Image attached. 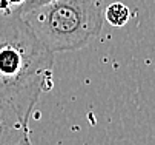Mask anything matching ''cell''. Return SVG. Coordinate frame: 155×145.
Listing matches in <instances>:
<instances>
[{
  "instance_id": "obj_5",
  "label": "cell",
  "mask_w": 155,
  "mask_h": 145,
  "mask_svg": "<svg viewBox=\"0 0 155 145\" xmlns=\"http://www.w3.org/2000/svg\"><path fill=\"white\" fill-rule=\"evenodd\" d=\"M49 2H54V0H26L18 9H15V12L20 14V16H23V14H26V12H29V11H32V9L41 6V5L49 3Z\"/></svg>"
},
{
  "instance_id": "obj_3",
  "label": "cell",
  "mask_w": 155,
  "mask_h": 145,
  "mask_svg": "<svg viewBox=\"0 0 155 145\" xmlns=\"http://www.w3.org/2000/svg\"><path fill=\"white\" fill-rule=\"evenodd\" d=\"M28 125L29 122L12 105L0 100V145H17L21 137L29 134Z\"/></svg>"
},
{
  "instance_id": "obj_4",
  "label": "cell",
  "mask_w": 155,
  "mask_h": 145,
  "mask_svg": "<svg viewBox=\"0 0 155 145\" xmlns=\"http://www.w3.org/2000/svg\"><path fill=\"white\" fill-rule=\"evenodd\" d=\"M103 16L106 22L110 23L114 28H123L130 19V9L121 2H114L104 8Z\"/></svg>"
},
{
  "instance_id": "obj_2",
  "label": "cell",
  "mask_w": 155,
  "mask_h": 145,
  "mask_svg": "<svg viewBox=\"0 0 155 145\" xmlns=\"http://www.w3.org/2000/svg\"><path fill=\"white\" fill-rule=\"evenodd\" d=\"M104 0H54L21 17L52 53L78 51L101 33Z\"/></svg>"
},
{
  "instance_id": "obj_7",
  "label": "cell",
  "mask_w": 155,
  "mask_h": 145,
  "mask_svg": "<svg viewBox=\"0 0 155 145\" xmlns=\"http://www.w3.org/2000/svg\"><path fill=\"white\" fill-rule=\"evenodd\" d=\"M17 145H32V143H31V140H29V134H26V136L21 137V139H20V142H18Z\"/></svg>"
},
{
  "instance_id": "obj_1",
  "label": "cell",
  "mask_w": 155,
  "mask_h": 145,
  "mask_svg": "<svg viewBox=\"0 0 155 145\" xmlns=\"http://www.w3.org/2000/svg\"><path fill=\"white\" fill-rule=\"evenodd\" d=\"M54 53L15 11L0 14V100L29 122L41 94L52 90Z\"/></svg>"
},
{
  "instance_id": "obj_8",
  "label": "cell",
  "mask_w": 155,
  "mask_h": 145,
  "mask_svg": "<svg viewBox=\"0 0 155 145\" xmlns=\"http://www.w3.org/2000/svg\"><path fill=\"white\" fill-rule=\"evenodd\" d=\"M0 14H3V12H2V11H0Z\"/></svg>"
},
{
  "instance_id": "obj_6",
  "label": "cell",
  "mask_w": 155,
  "mask_h": 145,
  "mask_svg": "<svg viewBox=\"0 0 155 145\" xmlns=\"http://www.w3.org/2000/svg\"><path fill=\"white\" fill-rule=\"evenodd\" d=\"M26 0H0V11L3 14L5 12H12L15 9H18L23 5Z\"/></svg>"
}]
</instances>
